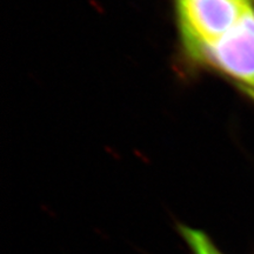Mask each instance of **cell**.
Wrapping results in <instances>:
<instances>
[{
  "mask_svg": "<svg viewBox=\"0 0 254 254\" xmlns=\"http://www.w3.org/2000/svg\"><path fill=\"white\" fill-rule=\"evenodd\" d=\"M192 63L214 71L254 103V8L214 44L205 47Z\"/></svg>",
  "mask_w": 254,
  "mask_h": 254,
  "instance_id": "1",
  "label": "cell"
},
{
  "mask_svg": "<svg viewBox=\"0 0 254 254\" xmlns=\"http://www.w3.org/2000/svg\"><path fill=\"white\" fill-rule=\"evenodd\" d=\"M251 6L250 0H176L178 28L186 58L222 38Z\"/></svg>",
  "mask_w": 254,
  "mask_h": 254,
  "instance_id": "2",
  "label": "cell"
},
{
  "mask_svg": "<svg viewBox=\"0 0 254 254\" xmlns=\"http://www.w3.org/2000/svg\"><path fill=\"white\" fill-rule=\"evenodd\" d=\"M178 231L192 254H225L204 231L186 225H179Z\"/></svg>",
  "mask_w": 254,
  "mask_h": 254,
  "instance_id": "3",
  "label": "cell"
}]
</instances>
